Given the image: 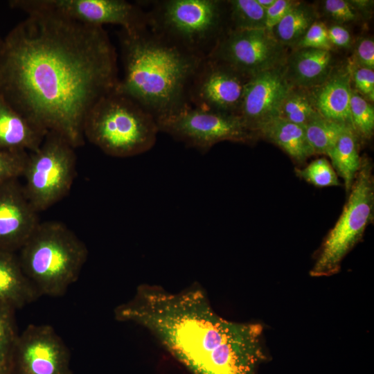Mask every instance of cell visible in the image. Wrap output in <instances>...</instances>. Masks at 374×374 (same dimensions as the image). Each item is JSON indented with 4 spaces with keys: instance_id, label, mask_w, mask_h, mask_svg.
<instances>
[{
    "instance_id": "5",
    "label": "cell",
    "mask_w": 374,
    "mask_h": 374,
    "mask_svg": "<svg viewBox=\"0 0 374 374\" xmlns=\"http://www.w3.org/2000/svg\"><path fill=\"white\" fill-rule=\"evenodd\" d=\"M159 132L155 118L136 100L116 89L88 113L84 136L105 154L129 157L150 150Z\"/></svg>"
},
{
    "instance_id": "37",
    "label": "cell",
    "mask_w": 374,
    "mask_h": 374,
    "mask_svg": "<svg viewBox=\"0 0 374 374\" xmlns=\"http://www.w3.org/2000/svg\"><path fill=\"white\" fill-rule=\"evenodd\" d=\"M0 374H10L8 365L0 366Z\"/></svg>"
},
{
    "instance_id": "17",
    "label": "cell",
    "mask_w": 374,
    "mask_h": 374,
    "mask_svg": "<svg viewBox=\"0 0 374 374\" xmlns=\"http://www.w3.org/2000/svg\"><path fill=\"white\" fill-rule=\"evenodd\" d=\"M331 51L294 48L284 62L285 78L292 87L310 89L322 84L332 70Z\"/></svg>"
},
{
    "instance_id": "11",
    "label": "cell",
    "mask_w": 374,
    "mask_h": 374,
    "mask_svg": "<svg viewBox=\"0 0 374 374\" xmlns=\"http://www.w3.org/2000/svg\"><path fill=\"white\" fill-rule=\"evenodd\" d=\"M247 77L284 63L285 48L266 29H229L208 56Z\"/></svg>"
},
{
    "instance_id": "30",
    "label": "cell",
    "mask_w": 374,
    "mask_h": 374,
    "mask_svg": "<svg viewBox=\"0 0 374 374\" xmlns=\"http://www.w3.org/2000/svg\"><path fill=\"white\" fill-rule=\"evenodd\" d=\"M347 68L353 88L370 103L374 100V71L357 65L349 60Z\"/></svg>"
},
{
    "instance_id": "7",
    "label": "cell",
    "mask_w": 374,
    "mask_h": 374,
    "mask_svg": "<svg viewBox=\"0 0 374 374\" xmlns=\"http://www.w3.org/2000/svg\"><path fill=\"white\" fill-rule=\"evenodd\" d=\"M76 171L75 148L61 135L49 131L39 148L28 153L23 174L25 194L39 213L70 191Z\"/></svg>"
},
{
    "instance_id": "8",
    "label": "cell",
    "mask_w": 374,
    "mask_h": 374,
    "mask_svg": "<svg viewBox=\"0 0 374 374\" xmlns=\"http://www.w3.org/2000/svg\"><path fill=\"white\" fill-rule=\"evenodd\" d=\"M348 201L334 227L326 237L310 271L313 276L337 272L341 262L362 235L373 218L374 182L371 163L363 160L353 184Z\"/></svg>"
},
{
    "instance_id": "10",
    "label": "cell",
    "mask_w": 374,
    "mask_h": 374,
    "mask_svg": "<svg viewBox=\"0 0 374 374\" xmlns=\"http://www.w3.org/2000/svg\"><path fill=\"white\" fill-rule=\"evenodd\" d=\"M12 8L54 12L65 17L96 26L118 25L127 31L148 26L147 13L139 2L125 0H12Z\"/></svg>"
},
{
    "instance_id": "25",
    "label": "cell",
    "mask_w": 374,
    "mask_h": 374,
    "mask_svg": "<svg viewBox=\"0 0 374 374\" xmlns=\"http://www.w3.org/2000/svg\"><path fill=\"white\" fill-rule=\"evenodd\" d=\"M344 127L320 116L305 125L304 129L314 153L328 155Z\"/></svg>"
},
{
    "instance_id": "34",
    "label": "cell",
    "mask_w": 374,
    "mask_h": 374,
    "mask_svg": "<svg viewBox=\"0 0 374 374\" xmlns=\"http://www.w3.org/2000/svg\"><path fill=\"white\" fill-rule=\"evenodd\" d=\"M297 3L298 1L292 0H276L274 3L266 10L265 29L271 33L274 26Z\"/></svg>"
},
{
    "instance_id": "33",
    "label": "cell",
    "mask_w": 374,
    "mask_h": 374,
    "mask_svg": "<svg viewBox=\"0 0 374 374\" xmlns=\"http://www.w3.org/2000/svg\"><path fill=\"white\" fill-rule=\"evenodd\" d=\"M358 66L374 69V42L371 38L359 39L355 45L353 57L350 60Z\"/></svg>"
},
{
    "instance_id": "35",
    "label": "cell",
    "mask_w": 374,
    "mask_h": 374,
    "mask_svg": "<svg viewBox=\"0 0 374 374\" xmlns=\"http://www.w3.org/2000/svg\"><path fill=\"white\" fill-rule=\"evenodd\" d=\"M329 40L333 47L346 48L351 44V35L344 26L336 24L328 28Z\"/></svg>"
},
{
    "instance_id": "28",
    "label": "cell",
    "mask_w": 374,
    "mask_h": 374,
    "mask_svg": "<svg viewBox=\"0 0 374 374\" xmlns=\"http://www.w3.org/2000/svg\"><path fill=\"white\" fill-rule=\"evenodd\" d=\"M296 173L317 187L336 186L340 184L337 172L325 158L316 159L303 169H296Z\"/></svg>"
},
{
    "instance_id": "12",
    "label": "cell",
    "mask_w": 374,
    "mask_h": 374,
    "mask_svg": "<svg viewBox=\"0 0 374 374\" xmlns=\"http://www.w3.org/2000/svg\"><path fill=\"white\" fill-rule=\"evenodd\" d=\"M8 366L10 374H72L68 347L45 324H30L18 335Z\"/></svg>"
},
{
    "instance_id": "4",
    "label": "cell",
    "mask_w": 374,
    "mask_h": 374,
    "mask_svg": "<svg viewBox=\"0 0 374 374\" xmlns=\"http://www.w3.org/2000/svg\"><path fill=\"white\" fill-rule=\"evenodd\" d=\"M19 252L22 269L39 295L55 297L78 280L88 256L84 243L57 221L40 222Z\"/></svg>"
},
{
    "instance_id": "29",
    "label": "cell",
    "mask_w": 374,
    "mask_h": 374,
    "mask_svg": "<svg viewBox=\"0 0 374 374\" xmlns=\"http://www.w3.org/2000/svg\"><path fill=\"white\" fill-rule=\"evenodd\" d=\"M28 153L0 150V184L23 176Z\"/></svg>"
},
{
    "instance_id": "38",
    "label": "cell",
    "mask_w": 374,
    "mask_h": 374,
    "mask_svg": "<svg viewBox=\"0 0 374 374\" xmlns=\"http://www.w3.org/2000/svg\"><path fill=\"white\" fill-rule=\"evenodd\" d=\"M3 39L1 37V35H0V48L3 44Z\"/></svg>"
},
{
    "instance_id": "2",
    "label": "cell",
    "mask_w": 374,
    "mask_h": 374,
    "mask_svg": "<svg viewBox=\"0 0 374 374\" xmlns=\"http://www.w3.org/2000/svg\"><path fill=\"white\" fill-rule=\"evenodd\" d=\"M114 317L147 329L194 374H256L265 359L262 326L222 317L198 285L172 292L142 284Z\"/></svg>"
},
{
    "instance_id": "36",
    "label": "cell",
    "mask_w": 374,
    "mask_h": 374,
    "mask_svg": "<svg viewBox=\"0 0 374 374\" xmlns=\"http://www.w3.org/2000/svg\"><path fill=\"white\" fill-rule=\"evenodd\" d=\"M258 4L266 11L276 1V0H256Z\"/></svg>"
},
{
    "instance_id": "14",
    "label": "cell",
    "mask_w": 374,
    "mask_h": 374,
    "mask_svg": "<svg viewBox=\"0 0 374 374\" xmlns=\"http://www.w3.org/2000/svg\"><path fill=\"white\" fill-rule=\"evenodd\" d=\"M283 64L254 74L247 82L239 116L253 133L260 125L278 117L292 87L285 78Z\"/></svg>"
},
{
    "instance_id": "13",
    "label": "cell",
    "mask_w": 374,
    "mask_h": 374,
    "mask_svg": "<svg viewBox=\"0 0 374 374\" xmlns=\"http://www.w3.org/2000/svg\"><path fill=\"white\" fill-rule=\"evenodd\" d=\"M248 79L215 59L204 57L189 87V104L205 110L239 116Z\"/></svg>"
},
{
    "instance_id": "19",
    "label": "cell",
    "mask_w": 374,
    "mask_h": 374,
    "mask_svg": "<svg viewBox=\"0 0 374 374\" xmlns=\"http://www.w3.org/2000/svg\"><path fill=\"white\" fill-rule=\"evenodd\" d=\"M39 296L23 271L18 256L0 250V303L17 310Z\"/></svg>"
},
{
    "instance_id": "16",
    "label": "cell",
    "mask_w": 374,
    "mask_h": 374,
    "mask_svg": "<svg viewBox=\"0 0 374 374\" xmlns=\"http://www.w3.org/2000/svg\"><path fill=\"white\" fill-rule=\"evenodd\" d=\"M307 90L313 106L323 118L354 130L350 112L351 82L347 66L332 69L322 84Z\"/></svg>"
},
{
    "instance_id": "3",
    "label": "cell",
    "mask_w": 374,
    "mask_h": 374,
    "mask_svg": "<svg viewBox=\"0 0 374 374\" xmlns=\"http://www.w3.org/2000/svg\"><path fill=\"white\" fill-rule=\"evenodd\" d=\"M123 75L116 90L132 98L158 121L188 105L190 84L204 57L148 26L118 33Z\"/></svg>"
},
{
    "instance_id": "1",
    "label": "cell",
    "mask_w": 374,
    "mask_h": 374,
    "mask_svg": "<svg viewBox=\"0 0 374 374\" xmlns=\"http://www.w3.org/2000/svg\"><path fill=\"white\" fill-rule=\"evenodd\" d=\"M24 12L0 48V96L39 127L81 147L88 113L118 84L116 49L103 27L46 10Z\"/></svg>"
},
{
    "instance_id": "21",
    "label": "cell",
    "mask_w": 374,
    "mask_h": 374,
    "mask_svg": "<svg viewBox=\"0 0 374 374\" xmlns=\"http://www.w3.org/2000/svg\"><path fill=\"white\" fill-rule=\"evenodd\" d=\"M328 156L331 159L334 170L343 179L346 191L349 192L362 163L355 131L344 127Z\"/></svg>"
},
{
    "instance_id": "26",
    "label": "cell",
    "mask_w": 374,
    "mask_h": 374,
    "mask_svg": "<svg viewBox=\"0 0 374 374\" xmlns=\"http://www.w3.org/2000/svg\"><path fill=\"white\" fill-rule=\"evenodd\" d=\"M350 112L353 129L364 138L369 139L374 130V108L351 86Z\"/></svg>"
},
{
    "instance_id": "18",
    "label": "cell",
    "mask_w": 374,
    "mask_h": 374,
    "mask_svg": "<svg viewBox=\"0 0 374 374\" xmlns=\"http://www.w3.org/2000/svg\"><path fill=\"white\" fill-rule=\"evenodd\" d=\"M47 133L0 96V150L34 152L42 145Z\"/></svg>"
},
{
    "instance_id": "15",
    "label": "cell",
    "mask_w": 374,
    "mask_h": 374,
    "mask_svg": "<svg viewBox=\"0 0 374 374\" xmlns=\"http://www.w3.org/2000/svg\"><path fill=\"white\" fill-rule=\"evenodd\" d=\"M39 222L18 179L0 184V250L19 251Z\"/></svg>"
},
{
    "instance_id": "6",
    "label": "cell",
    "mask_w": 374,
    "mask_h": 374,
    "mask_svg": "<svg viewBox=\"0 0 374 374\" xmlns=\"http://www.w3.org/2000/svg\"><path fill=\"white\" fill-rule=\"evenodd\" d=\"M141 1L148 26L173 44L201 57H208L229 30L223 29L226 7L217 0Z\"/></svg>"
},
{
    "instance_id": "9",
    "label": "cell",
    "mask_w": 374,
    "mask_h": 374,
    "mask_svg": "<svg viewBox=\"0 0 374 374\" xmlns=\"http://www.w3.org/2000/svg\"><path fill=\"white\" fill-rule=\"evenodd\" d=\"M159 132L202 153L216 143L229 141L249 143L255 134L238 115L205 110L188 105L157 121Z\"/></svg>"
},
{
    "instance_id": "24",
    "label": "cell",
    "mask_w": 374,
    "mask_h": 374,
    "mask_svg": "<svg viewBox=\"0 0 374 374\" xmlns=\"http://www.w3.org/2000/svg\"><path fill=\"white\" fill-rule=\"evenodd\" d=\"M226 3L229 29H265L266 11L256 0H230Z\"/></svg>"
},
{
    "instance_id": "22",
    "label": "cell",
    "mask_w": 374,
    "mask_h": 374,
    "mask_svg": "<svg viewBox=\"0 0 374 374\" xmlns=\"http://www.w3.org/2000/svg\"><path fill=\"white\" fill-rule=\"evenodd\" d=\"M315 21V10L308 4L298 1L274 26L271 34L283 46L294 48Z\"/></svg>"
},
{
    "instance_id": "31",
    "label": "cell",
    "mask_w": 374,
    "mask_h": 374,
    "mask_svg": "<svg viewBox=\"0 0 374 374\" xmlns=\"http://www.w3.org/2000/svg\"><path fill=\"white\" fill-rule=\"evenodd\" d=\"M303 48L330 51L333 49L328 38V28L323 22L315 21L294 48Z\"/></svg>"
},
{
    "instance_id": "32",
    "label": "cell",
    "mask_w": 374,
    "mask_h": 374,
    "mask_svg": "<svg viewBox=\"0 0 374 374\" xmlns=\"http://www.w3.org/2000/svg\"><path fill=\"white\" fill-rule=\"evenodd\" d=\"M326 15L337 23H345L357 19L358 12L349 1L326 0L323 2Z\"/></svg>"
},
{
    "instance_id": "23",
    "label": "cell",
    "mask_w": 374,
    "mask_h": 374,
    "mask_svg": "<svg viewBox=\"0 0 374 374\" xmlns=\"http://www.w3.org/2000/svg\"><path fill=\"white\" fill-rule=\"evenodd\" d=\"M320 116L308 90L292 87L281 103L278 117L304 127Z\"/></svg>"
},
{
    "instance_id": "27",
    "label": "cell",
    "mask_w": 374,
    "mask_h": 374,
    "mask_svg": "<svg viewBox=\"0 0 374 374\" xmlns=\"http://www.w3.org/2000/svg\"><path fill=\"white\" fill-rule=\"evenodd\" d=\"M15 311L10 306L0 303V366L8 365L18 336Z\"/></svg>"
},
{
    "instance_id": "20",
    "label": "cell",
    "mask_w": 374,
    "mask_h": 374,
    "mask_svg": "<svg viewBox=\"0 0 374 374\" xmlns=\"http://www.w3.org/2000/svg\"><path fill=\"white\" fill-rule=\"evenodd\" d=\"M254 133L265 137L298 162H304L314 154L304 127L279 117L260 125Z\"/></svg>"
}]
</instances>
